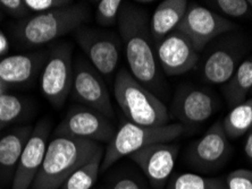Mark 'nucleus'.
Segmentation results:
<instances>
[{
	"label": "nucleus",
	"mask_w": 252,
	"mask_h": 189,
	"mask_svg": "<svg viewBox=\"0 0 252 189\" xmlns=\"http://www.w3.org/2000/svg\"><path fill=\"white\" fill-rule=\"evenodd\" d=\"M117 24L129 73L148 90L156 88L159 83V70L147 12L132 3L124 2Z\"/></svg>",
	"instance_id": "1"
},
{
	"label": "nucleus",
	"mask_w": 252,
	"mask_h": 189,
	"mask_svg": "<svg viewBox=\"0 0 252 189\" xmlns=\"http://www.w3.org/2000/svg\"><path fill=\"white\" fill-rule=\"evenodd\" d=\"M100 149L101 145L92 140L55 136L48 144L42 165L31 189H61L67 178Z\"/></svg>",
	"instance_id": "2"
},
{
	"label": "nucleus",
	"mask_w": 252,
	"mask_h": 189,
	"mask_svg": "<svg viewBox=\"0 0 252 189\" xmlns=\"http://www.w3.org/2000/svg\"><path fill=\"white\" fill-rule=\"evenodd\" d=\"M114 94L120 108L132 124L143 127L168 125L169 114L166 106L125 68H122L115 77Z\"/></svg>",
	"instance_id": "3"
},
{
	"label": "nucleus",
	"mask_w": 252,
	"mask_h": 189,
	"mask_svg": "<svg viewBox=\"0 0 252 189\" xmlns=\"http://www.w3.org/2000/svg\"><path fill=\"white\" fill-rule=\"evenodd\" d=\"M89 8L83 2H73L66 6L22 21L15 27L14 34L27 47L43 46L76 31L88 21Z\"/></svg>",
	"instance_id": "4"
},
{
	"label": "nucleus",
	"mask_w": 252,
	"mask_h": 189,
	"mask_svg": "<svg viewBox=\"0 0 252 189\" xmlns=\"http://www.w3.org/2000/svg\"><path fill=\"white\" fill-rule=\"evenodd\" d=\"M181 124H168L161 127H143L126 121L115 133L103 154L100 173L105 172L122 158L131 155L154 144L169 143L183 134Z\"/></svg>",
	"instance_id": "5"
},
{
	"label": "nucleus",
	"mask_w": 252,
	"mask_h": 189,
	"mask_svg": "<svg viewBox=\"0 0 252 189\" xmlns=\"http://www.w3.org/2000/svg\"><path fill=\"white\" fill-rule=\"evenodd\" d=\"M74 67L72 47L69 43H58L48 55L40 77L42 94L51 105L61 108L72 91Z\"/></svg>",
	"instance_id": "6"
},
{
	"label": "nucleus",
	"mask_w": 252,
	"mask_h": 189,
	"mask_svg": "<svg viewBox=\"0 0 252 189\" xmlns=\"http://www.w3.org/2000/svg\"><path fill=\"white\" fill-rule=\"evenodd\" d=\"M238 27L227 18L199 5H190L176 31L191 41L194 49L200 53L211 40L224 33L236 29Z\"/></svg>",
	"instance_id": "7"
},
{
	"label": "nucleus",
	"mask_w": 252,
	"mask_h": 189,
	"mask_svg": "<svg viewBox=\"0 0 252 189\" xmlns=\"http://www.w3.org/2000/svg\"><path fill=\"white\" fill-rule=\"evenodd\" d=\"M74 38L100 75H113L121 59V41L114 33L81 27L74 31Z\"/></svg>",
	"instance_id": "8"
},
{
	"label": "nucleus",
	"mask_w": 252,
	"mask_h": 189,
	"mask_svg": "<svg viewBox=\"0 0 252 189\" xmlns=\"http://www.w3.org/2000/svg\"><path fill=\"white\" fill-rule=\"evenodd\" d=\"M72 92L74 99L108 119L115 117L108 88L102 76L94 66L77 59L74 66Z\"/></svg>",
	"instance_id": "9"
},
{
	"label": "nucleus",
	"mask_w": 252,
	"mask_h": 189,
	"mask_svg": "<svg viewBox=\"0 0 252 189\" xmlns=\"http://www.w3.org/2000/svg\"><path fill=\"white\" fill-rule=\"evenodd\" d=\"M115 133L108 118L88 107H74L55 129V136H69L97 143H109Z\"/></svg>",
	"instance_id": "10"
},
{
	"label": "nucleus",
	"mask_w": 252,
	"mask_h": 189,
	"mask_svg": "<svg viewBox=\"0 0 252 189\" xmlns=\"http://www.w3.org/2000/svg\"><path fill=\"white\" fill-rule=\"evenodd\" d=\"M50 122L41 120L33 128L23 153L15 170L12 189H29L41 168L48 147L50 134Z\"/></svg>",
	"instance_id": "11"
},
{
	"label": "nucleus",
	"mask_w": 252,
	"mask_h": 189,
	"mask_svg": "<svg viewBox=\"0 0 252 189\" xmlns=\"http://www.w3.org/2000/svg\"><path fill=\"white\" fill-rule=\"evenodd\" d=\"M156 58L166 75L179 76L195 67L199 53L183 33L175 29L156 44Z\"/></svg>",
	"instance_id": "12"
},
{
	"label": "nucleus",
	"mask_w": 252,
	"mask_h": 189,
	"mask_svg": "<svg viewBox=\"0 0 252 189\" xmlns=\"http://www.w3.org/2000/svg\"><path fill=\"white\" fill-rule=\"evenodd\" d=\"M179 154V146L168 143L154 144L129 155L139 165L151 186L160 189L172 175Z\"/></svg>",
	"instance_id": "13"
},
{
	"label": "nucleus",
	"mask_w": 252,
	"mask_h": 189,
	"mask_svg": "<svg viewBox=\"0 0 252 189\" xmlns=\"http://www.w3.org/2000/svg\"><path fill=\"white\" fill-rule=\"evenodd\" d=\"M229 150L223 122L217 121L191 147L190 161L198 168H216L224 162Z\"/></svg>",
	"instance_id": "14"
},
{
	"label": "nucleus",
	"mask_w": 252,
	"mask_h": 189,
	"mask_svg": "<svg viewBox=\"0 0 252 189\" xmlns=\"http://www.w3.org/2000/svg\"><path fill=\"white\" fill-rule=\"evenodd\" d=\"M216 109V102L208 92L187 90L177 95L176 116L187 124H200L208 120Z\"/></svg>",
	"instance_id": "15"
},
{
	"label": "nucleus",
	"mask_w": 252,
	"mask_h": 189,
	"mask_svg": "<svg viewBox=\"0 0 252 189\" xmlns=\"http://www.w3.org/2000/svg\"><path fill=\"white\" fill-rule=\"evenodd\" d=\"M188 7L187 0H165L159 3L150 20V33L155 44L175 31Z\"/></svg>",
	"instance_id": "16"
},
{
	"label": "nucleus",
	"mask_w": 252,
	"mask_h": 189,
	"mask_svg": "<svg viewBox=\"0 0 252 189\" xmlns=\"http://www.w3.org/2000/svg\"><path fill=\"white\" fill-rule=\"evenodd\" d=\"M42 54H14L0 60V81L5 85L24 84L31 81L40 67Z\"/></svg>",
	"instance_id": "17"
},
{
	"label": "nucleus",
	"mask_w": 252,
	"mask_h": 189,
	"mask_svg": "<svg viewBox=\"0 0 252 189\" xmlns=\"http://www.w3.org/2000/svg\"><path fill=\"white\" fill-rule=\"evenodd\" d=\"M33 128L30 126L14 129L0 138V172L12 176L27 145ZM14 176V175H13Z\"/></svg>",
	"instance_id": "18"
},
{
	"label": "nucleus",
	"mask_w": 252,
	"mask_h": 189,
	"mask_svg": "<svg viewBox=\"0 0 252 189\" xmlns=\"http://www.w3.org/2000/svg\"><path fill=\"white\" fill-rule=\"evenodd\" d=\"M240 55L229 50L218 49L211 54L203 65V79L208 83L226 84L239 67Z\"/></svg>",
	"instance_id": "19"
},
{
	"label": "nucleus",
	"mask_w": 252,
	"mask_h": 189,
	"mask_svg": "<svg viewBox=\"0 0 252 189\" xmlns=\"http://www.w3.org/2000/svg\"><path fill=\"white\" fill-rule=\"evenodd\" d=\"M252 90V58L241 62L232 79L226 83L224 93L229 107L241 105Z\"/></svg>",
	"instance_id": "20"
},
{
	"label": "nucleus",
	"mask_w": 252,
	"mask_h": 189,
	"mask_svg": "<svg viewBox=\"0 0 252 189\" xmlns=\"http://www.w3.org/2000/svg\"><path fill=\"white\" fill-rule=\"evenodd\" d=\"M103 154L105 152L101 147L90 160L67 178L61 189H91L94 187L100 173Z\"/></svg>",
	"instance_id": "21"
},
{
	"label": "nucleus",
	"mask_w": 252,
	"mask_h": 189,
	"mask_svg": "<svg viewBox=\"0 0 252 189\" xmlns=\"http://www.w3.org/2000/svg\"><path fill=\"white\" fill-rule=\"evenodd\" d=\"M221 122L228 138L235 139L246 135L252 127V99L234 107Z\"/></svg>",
	"instance_id": "22"
},
{
	"label": "nucleus",
	"mask_w": 252,
	"mask_h": 189,
	"mask_svg": "<svg viewBox=\"0 0 252 189\" xmlns=\"http://www.w3.org/2000/svg\"><path fill=\"white\" fill-rule=\"evenodd\" d=\"M167 189H227L223 180L195 173H181L174 177Z\"/></svg>",
	"instance_id": "23"
},
{
	"label": "nucleus",
	"mask_w": 252,
	"mask_h": 189,
	"mask_svg": "<svg viewBox=\"0 0 252 189\" xmlns=\"http://www.w3.org/2000/svg\"><path fill=\"white\" fill-rule=\"evenodd\" d=\"M25 105L20 96L10 93L0 95V131L16 121L24 113Z\"/></svg>",
	"instance_id": "24"
},
{
	"label": "nucleus",
	"mask_w": 252,
	"mask_h": 189,
	"mask_svg": "<svg viewBox=\"0 0 252 189\" xmlns=\"http://www.w3.org/2000/svg\"><path fill=\"white\" fill-rule=\"evenodd\" d=\"M122 0H101L95 10V21L101 27H113L118 20L121 8L123 6Z\"/></svg>",
	"instance_id": "25"
},
{
	"label": "nucleus",
	"mask_w": 252,
	"mask_h": 189,
	"mask_svg": "<svg viewBox=\"0 0 252 189\" xmlns=\"http://www.w3.org/2000/svg\"><path fill=\"white\" fill-rule=\"evenodd\" d=\"M210 3L220 13L229 17H243L249 14L250 10L247 0H216Z\"/></svg>",
	"instance_id": "26"
},
{
	"label": "nucleus",
	"mask_w": 252,
	"mask_h": 189,
	"mask_svg": "<svg viewBox=\"0 0 252 189\" xmlns=\"http://www.w3.org/2000/svg\"><path fill=\"white\" fill-rule=\"evenodd\" d=\"M24 2L30 12L36 14H43L51 12V10L64 8L73 3V1H69V0H24Z\"/></svg>",
	"instance_id": "27"
},
{
	"label": "nucleus",
	"mask_w": 252,
	"mask_h": 189,
	"mask_svg": "<svg viewBox=\"0 0 252 189\" xmlns=\"http://www.w3.org/2000/svg\"><path fill=\"white\" fill-rule=\"evenodd\" d=\"M227 189H252V171L246 169L235 170L226 178Z\"/></svg>",
	"instance_id": "28"
},
{
	"label": "nucleus",
	"mask_w": 252,
	"mask_h": 189,
	"mask_svg": "<svg viewBox=\"0 0 252 189\" xmlns=\"http://www.w3.org/2000/svg\"><path fill=\"white\" fill-rule=\"evenodd\" d=\"M0 10L16 18H25L31 13L24 0H0Z\"/></svg>",
	"instance_id": "29"
},
{
	"label": "nucleus",
	"mask_w": 252,
	"mask_h": 189,
	"mask_svg": "<svg viewBox=\"0 0 252 189\" xmlns=\"http://www.w3.org/2000/svg\"><path fill=\"white\" fill-rule=\"evenodd\" d=\"M109 189H143L142 186L136 181L134 178L123 176L115 179L110 184Z\"/></svg>",
	"instance_id": "30"
},
{
	"label": "nucleus",
	"mask_w": 252,
	"mask_h": 189,
	"mask_svg": "<svg viewBox=\"0 0 252 189\" xmlns=\"http://www.w3.org/2000/svg\"><path fill=\"white\" fill-rule=\"evenodd\" d=\"M244 153L248 157V159L252 163V127L249 132L247 133L246 143H244Z\"/></svg>",
	"instance_id": "31"
},
{
	"label": "nucleus",
	"mask_w": 252,
	"mask_h": 189,
	"mask_svg": "<svg viewBox=\"0 0 252 189\" xmlns=\"http://www.w3.org/2000/svg\"><path fill=\"white\" fill-rule=\"evenodd\" d=\"M9 50V42L7 36L3 34V32L0 31V57L8 53Z\"/></svg>",
	"instance_id": "32"
},
{
	"label": "nucleus",
	"mask_w": 252,
	"mask_h": 189,
	"mask_svg": "<svg viewBox=\"0 0 252 189\" xmlns=\"http://www.w3.org/2000/svg\"><path fill=\"white\" fill-rule=\"evenodd\" d=\"M6 86L7 85H5L3 83H1V81H0V95L1 94H3V93H6Z\"/></svg>",
	"instance_id": "33"
},
{
	"label": "nucleus",
	"mask_w": 252,
	"mask_h": 189,
	"mask_svg": "<svg viewBox=\"0 0 252 189\" xmlns=\"http://www.w3.org/2000/svg\"><path fill=\"white\" fill-rule=\"evenodd\" d=\"M248 3H249L250 8H252V0H249V1H248Z\"/></svg>",
	"instance_id": "34"
},
{
	"label": "nucleus",
	"mask_w": 252,
	"mask_h": 189,
	"mask_svg": "<svg viewBox=\"0 0 252 189\" xmlns=\"http://www.w3.org/2000/svg\"><path fill=\"white\" fill-rule=\"evenodd\" d=\"M1 20H2V13L1 10H0V22H1Z\"/></svg>",
	"instance_id": "35"
},
{
	"label": "nucleus",
	"mask_w": 252,
	"mask_h": 189,
	"mask_svg": "<svg viewBox=\"0 0 252 189\" xmlns=\"http://www.w3.org/2000/svg\"><path fill=\"white\" fill-rule=\"evenodd\" d=\"M250 94H252V90H251V92H250Z\"/></svg>",
	"instance_id": "36"
},
{
	"label": "nucleus",
	"mask_w": 252,
	"mask_h": 189,
	"mask_svg": "<svg viewBox=\"0 0 252 189\" xmlns=\"http://www.w3.org/2000/svg\"><path fill=\"white\" fill-rule=\"evenodd\" d=\"M0 189H1V187H0Z\"/></svg>",
	"instance_id": "37"
}]
</instances>
